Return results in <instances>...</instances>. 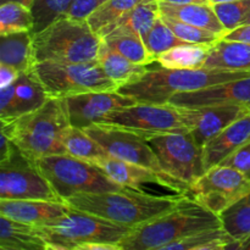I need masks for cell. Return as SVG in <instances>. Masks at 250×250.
<instances>
[{
	"label": "cell",
	"mask_w": 250,
	"mask_h": 250,
	"mask_svg": "<svg viewBox=\"0 0 250 250\" xmlns=\"http://www.w3.org/2000/svg\"><path fill=\"white\" fill-rule=\"evenodd\" d=\"M219 227H222L219 215L183 195L170 211L134 229L121 242V249L163 250L186 237Z\"/></svg>",
	"instance_id": "obj_1"
},
{
	"label": "cell",
	"mask_w": 250,
	"mask_h": 250,
	"mask_svg": "<svg viewBox=\"0 0 250 250\" xmlns=\"http://www.w3.org/2000/svg\"><path fill=\"white\" fill-rule=\"evenodd\" d=\"M183 195H154L124 188L102 193H82L66 200L81 210L121 226L137 227L170 211Z\"/></svg>",
	"instance_id": "obj_2"
},
{
	"label": "cell",
	"mask_w": 250,
	"mask_h": 250,
	"mask_svg": "<svg viewBox=\"0 0 250 250\" xmlns=\"http://www.w3.org/2000/svg\"><path fill=\"white\" fill-rule=\"evenodd\" d=\"M248 76L250 71L222 68H149L141 78L122 85L117 92L139 103L167 104L168 99L178 93L199 90Z\"/></svg>",
	"instance_id": "obj_3"
},
{
	"label": "cell",
	"mask_w": 250,
	"mask_h": 250,
	"mask_svg": "<svg viewBox=\"0 0 250 250\" xmlns=\"http://www.w3.org/2000/svg\"><path fill=\"white\" fill-rule=\"evenodd\" d=\"M68 126L62 98H49L41 109L11 124H1V132L7 134L24 156L36 161L48 155L66 154L63 133Z\"/></svg>",
	"instance_id": "obj_4"
},
{
	"label": "cell",
	"mask_w": 250,
	"mask_h": 250,
	"mask_svg": "<svg viewBox=\"0 0 250 250\" xmlns=\"http://www.w3.org/2000/svg\"><path fill=\"white\" fill-rule=\"evenodd\" d=\"M102 43L103 38L93 31L87 20L62 16L33 34L34 61L97 62Z\"/></svg>",
	"instance_id": "obj_5"
},
{
	"label": "cell",
	"mask_w": 250,
	"mask_h": 250,
	"mask_svg": "<svg viewBox=\"0 0 250 250\" xmlns=\"http://www.w3.org/2000/svg\"><path fill=\"white\" fill-rule=\"evenodd\" d=\"M34 227L50 250H78L82 244L94 242L121 247V242L134 229L72 208L62 216Z\"/></svg>",
	"instance_id": "obj_6"
},
{
	"label": "cell",
	"mask_w": 250,
	"mask_h": 250,
	"mask_svg": "<svg viewBox=\"0 0 250 250\" xmlns=\"http://www.w3.org/2000/svg\"><path fill=\"white\" fill-rule=\"evenodd\" d=\"M34 163L63 202L82 193L112 192L125 188L114 182L98 165L68 154L44 156Z\"/></svg>",
	"instance_id": "obj_7"
},
{
	"label": "cell",
	"mask_w": 250,
	"mask_h": 250,
	"mask_svg": "<svg viewBox=\"0 0 250 250\" xmlns=\"http://www.w3.org/2000/svg\"><path fill=\"white\" fill-rule=\"evenodd\" d=\"M33 71L50 98H66L98 90H117V85L97 62H36Z\"/></svg>",
	"instance_id": "obj_8"
},
{
	"label": "cell",
	"mask_w": 250,
	"mask_h": 250,
	"mask_svg": "<svg viewBox=\"0 0 250 250\" xmlns=\"http://www.w3.org/2000/svg\"><path fill=\"white\" fill-rule=\"evenodd\" d=\"M163 170L186 186H190L205 173L203 146L190 132L155 134L146 138Z\"/></svg>",
	"instance_id": "obj_9"
},
{
	"label": "cell",
	"mask_w": 250,
	"mask_h": 250,
	"mask_svg": "<svg viewBox=\"0 0 250 250\" xmlns=\"http://www.w3.org/2000/svg\"><path fill=\"white\" fill-rule=\"evenodd\" d=\"M84 131L97 141L109 155L155 171L178 193L187 195L188 188L173 180L163 170L153 148L141 134L104 124L92 125L84 128Z\"/></svg>",
	"instance_id": "obj_10"
},
{
	"label": "cell",
	"mask_w": 250,
	"mask_h": 250,
	"mask_svg": "<svg viewBox=\"0 0 250 250\" xmlns=\"http://www.w3.org/2000/svg\"><path fill=\"white\" fill-rule=\"evenodd\" d=\"M99 124L136 132L146 139L155 134L189 132L182 109L170 104L137 102L110 112Z\"/></svg>",
	"instance_id": "obj_11"
},
{
	"label": "cell",
	"mask_w": 250,
	"mask_h": 250,
	"mask_svg": "<svg viewBox=\"0 0 250 250\" xmlns=\"http://www.w3.org/2000/svg\"><path fill=\"white\" fill-rule=\"evenodd\" d=\"M0 199L63 202L36 163L24 156L16 146L0 160Z\"/></svg>",
	"instance_id": "obj_12"
},
{
	"label": "cell",
	"mask_w": 250,
	"mask_h": 250,
	"mask_svg": "<svg viewBox=\"0 0 250 250\" xmlns=\"http://www.w3.org/2000/svg\"><path fill=\"white\" fill-rule=\"evenodd\" d=\"M250 193V178L229 166L217 165L205 171L189 187L187 197L220 216L222 211Z\"/></svg>",
	"instance_id": "obj_13"
},
{
	"label": "cell",
	"mask_w": 250,
	"mask_h": 250,
	"mask_svg": "<svg viewBox=\"0 0 250 250\" xmlns=\"http://www.w3.org/2000/svg\"><path fill=\"white\" fill-rule=\"evenodd\" d=\"M70 125L84 129L99 124L106 115L120 107L137 103L133 98L126 97L117 90H98L62 98Z\"/></svg>",
	"instance_id": "obj_14"
},
{
	"label": "cell",
	"mask_w": 250,
	"mask_h": 250,
	"mask_svg": "<svg viewBox=\"0 0 250 250\" xmlns=\"http://www.w3.org/2000/svg\"><path fill=\"white\" fill-rule=\"evenodd\" d=\"M93 164L99 166L114 182L125 188L154 195H185L178 193L159 173L144 166L124 161L111 155H106Z\"/></svg>",
	"instance_id": "obj_15"
},
{
	"label": "cell",
	"mask_w": 250,
	"mask_h": 250,
	"mask_svg": "<svg viewBox=\"0 0 250 250\" xmlns=\"http://www.w3.org/2000/svg\"><path fill=\"white\" fill-rule=\"evenodd\" d=\"M167 104L188 109L211 105H241L250 110V76L199 90L178 93L168 99Z\"/></svg>",
	"instance_id": "obj_16"
},
{
	"label": "cell",
	"mask_w": 250,
	"mask_h": 250,
	"mask_svg": "<svg viewBox=\"0 0 250 250\" xmlns=\"http://www.w3.org/2000/svg\"><path fill=\"white\" fill-rule=\"evenodd\" d=\"M181 109L185 124L200 146H204L226 127L250 112L249 109L241 105H211L194 109Z\"/></svg>",
	"instance_id": "obj_17"
},
{
	"label": "cell",
	"mask_w": 250,
	"mask_h": 250,
	"mask_svg": "<svg viewBox=\"0 0 250 250\" xmlns=\"http://www.w3.org/2000/svg\"><path fill=\"white\" fill-rule=\"evenodd\" d=\"M14 87L11 103L6 109L0 110L1 124H11L19 117L41 109L50 98L33 68L20 73L14 82Z\"/></svg>",
	"instance_id": "obj_18"
},
{
	"label": "cell",
	"mask_w": 250,
	"mask_h": 250,
	"mask_svg": "<svg viewBox=\"0 0 250 250\" xmlns=\"http://www.w3.org/2000/svg\"><path fill=\"white\" fill-rule=\"evenodd\" d=\"M71 209L65 202L39 199H0V215L32 226L62 216Z\"/></svg>",
	"instance_id": "obj_19"
},
{
	"label": "cell",
	"mask_w": 250,
	"mask_h": 250,
	"mask_svg": "<svg viewBox=\"0 0 250 250\" xmlns=\"http://www.w3.org/2000/svg\"><path fill=\"white\" fill-rule=\"evenodd\" d=\"M250 142V112L220 132L203 146L205 170L221 165L222 161Z\"/></svg>",
	"instance_id": "obj_20"
},
{
	"label": "cell",
	"mask_w": 250,
	"mask_h": 250,
	"mask_svg": "<svg viewBox=\"0 0 250 250\" xmlns=\"http://www.w3.org/2000/svg\"><path fill=\"white\" fill-rule=\"evenodd\" d=\"M202 67L250 71V43L221 38L210 46Z\"/></svg>",
	"instance_id": "obj_21"
},
{
	"label": "cell",
	"mask_w": 250,
	"mask_h": 250,
	"mask_svg": "<svg viewBox=\"0 0 250 250\" xmlns=\"http://www.w3.org/2000/svg\"><path fill=\"white\" fill-rule=\"evenodd\" d=\"M0 249L50 250L36 227L2 215H0Z\"/></svg>",
	"instance_id": "obj_22"
},
{
	"label": "cell",
	"mask_w": 250,
	"mask_h": 250,
	"mask_svg": "<svg viewBox=\"0 0 250 250\" xmlns=\"http://www.w3.org/2000/svg\"><path fill=\"white\" fill-rule=\"evenodd\" d=\"M160 15L176 17L193 26L216 33L224 38L227 33L211 4H170L160 1Z\"/></svg>",
	"instance_id": "obj_23"
},
{
	"label": "cell",
	"mask_w": 250,
	"mask_h": 250,
	"mask_svg": "<svg viewBox=\"0 0 250 250\" xmlns=\"http://www.w3.org/2000/svg\"><path fill=\"white\" fill-rule=\"evenodd\" d=\"M0 63L14 67L21 73L31 71L36 63L33 56V33L26 31L1 36Z\"/></svg>",
	"instance_id": "obj_24"
},
{
	"label": "cell",
	"mask_w": 250,
	"mask_h": 250,
	"mask_svg": "<svg viewBox=\"0 0 250 250\" xmlns=\"http://www.w3.org/2000/svg\"><path fill=\"white\" fill-rule=\"evenodd\" d=\"M98 63L103 67L107 76L120 87L141 78L149 70L148 65H138L112 50L103 42L98 54Z\"/></svg>",
	"instance_id": "obj_25"
},
{
	"label": "cell",
	"mask_w": 250,
	"mask_h": 250,
	"mask_svg": "<svg viewBox=\"0 0 250 250\" xmlns=\"http://www.w3.org/2000/svg\"><path fill=\"white\" fill-rule=\"evenodd\" d=\"M159 17H160V1L159 0H142L128 12H126L121 19L112 23L104 32L103 37L109 34L114 29H125V31L133 32L143 37L154 26Z\"/></svg>",
	"instance_id": "obj_26"
},
{
	"label": "cell",
	"mask_w": 250,
	"mask_h": 250,
	"mask_svg": "<svg viewBox=\"0 0 250 250\" xmlns=\"http://www.w3.org/2000/svg\"><path fill=\"white\" fill-rule=\"evenodd\" d=\"M103 42L112 50L117 51L134 63L149 66L155 62V59L149 53L143 38L133 32L114 29L109 34L103 37Z\"/></svg>",
	"instance_id": "obj_27"
},
{
	"label": "cell",
	"mask_w": 250,
	"mask_h": 250,
	"mask_svg": "<svg viewBox=\"0 0 250 250\" xmlns=\"http://www.w3.org/2000/svg\"><path fill=\"white\" fill-rule=\"evenodd\" d=\"M237 242L224 227L198 232L166 246L163 250H227L234 249Z\"/></svg>",
	"instance_id": "obj_28"
},
{
	"label": "cell",
	"mask_w": 250,
	"mask_h": 250,
	"mask_svg": "<svg viewBox=\"0 0 250 250\" xmlns=\"http://www.w3.org/2000/svg\"><path fill=\"white\" fill-rule=\"evenodd\" d=\"M211 45L205 44H183L165 51L156 58L155 62L165 68L202 67Z\"/></svg>",
	"instance_id": "obj_29"
},
{
	"label": "cell",
	"mask_w": 250,
	"mask_h": 250,
	"mask_svg": "<svg viewBox=\"0 0 250 250\" xmlns=\"http://www.w3.org/2000/svg\"><path fill=\"white\" fill-rule=\"evenodd\" d=\"M63 146H65L66 154L89 163H95L109 155L105 149L84 129L77 128L71 125L63 133Z\"/></svg>",
	"instance_id": "obj_30"
},
{
	"label": "cell",
	"mask_w": 250,
	"mask_h": 250,
	"mask_svg": "<svg viewBox=\"0 0 250 250\" xmlns=\"http://www.w3.org/2000/svg\"><path fill=\"white\" fill-rule=\"evenodd\" d=\"M220 220L222 227L237 242L234 249L238 243L250 238V193L222 211Z\"/></svg>",
	"instance_id": "obj_31"
},
{
	"label": "cell",
	"mask_w": 250,
	"mask_h": 250,
	"mask_svg": "<svg viewBox=\"0 0 250 250\" xmlns=\"http://www.w3.org/2000/svg\"><path fill=\"white\" fill-rule=\"evenodd\" d=\"M34 27V19L31 7L21 2L7 1L0 6V36L31 31Z\"/></svg>",
	"instance_id": "obj_32"
},
{
	"label": "cell",
	"mask_w": 250,
	"mask_h": 250,
	"mask_svg": "<svg viewBox=\"0 0 250 250\" xmlns=\"http://www.w3.org/2000/svg\"><path fill=\"white\" fill-rule=\"evenodd\" d=\"M139 1L142 0H107L88 17V23L98 36L103 37L104 32L112 23L121 19Z\"/></svg>",
	"instance_id": "obj_33"
},
{
	"label": "cell",
	"mask_w": 250,
	"mask_h": 250,
	"mask_svg": "<svg viewBox=\"0 0 250 250\" xmlns=\"http://www.w3.org/2000/svg\"><path fill=\"white\" fill-rule=\"evenodd\" d=\"M143 42L146 44V46L148 48L149 53L153 55V58H158L159 55H161L165 51L170 50V49L175 48V46L183 45V44H188L187 42L182 41L181 38H178L172 31H171L170 27L163 21L161 17H159L156 20V22L154 23V26L144 34Z\"/></svg>",
	"instance_id": "obj_34"
},
{
	"label": "cell",
	"mask_w": 250,
	"mask_h": 250,
	"mask_svg": "<svg viewBox=\"0 0 250 250\" xmlns=\"http://www.w3.org/2000/svg\"><path fill=\"white\" fill-rule=\"evenodd\" d=\"M72 2L73 0H33L31 10L34 27L32 33H38L58 19L66 16Z\"/></svg>",
	"instance_id": "obj_35"
},
{
	"label": "cell",
	"mask_w": 250,
	"mask_h": 250,
	"mask_svg": "<svg viewBox=\"0 0 250 250\" xmlns=\"http://www.w3.org/2000/svg\"><path fill=\"white\" fill-rule=\"evenodd\" d=\"M160 17L178 38L187 42V43L214 45L215 43H217L222 38L219 34L212 33V32L207 31V29L200 28V27L193 26V24L181 21L176 17L166 16V15H160Z\"/></svg>",
	"instance_id": "obj_36"
},
{
	"label": "cell",
	"mask_w": 250,
	"mask_h": 250,
	"mask_svg": "<svg viewBox=\"0 0 250 250\" xmlns=\"http://www.w3.org/2000/svg\"><path fill=\"white\" fill-rule=\"evenodd\" d=\"M222 26L227 33L242 26L250 12V0H236V1L219 2L212 5Z\"/></svg>",
	"instance_id": "obj_37"
},
{
	"label": "cell",
	"mask_w": 250,
	"mask_h": 250,
	"mask_svg": "<svg viewBox=\"0 0 250 250\" xmlns=\"http://www.w3.org/2000/svg\"><path fill=\"white\" fill-rule=\"evenodd\" d=\"M221 165L229 166L250 178V142L225 159Z\"/></svg>",
	"instance_id": "obj_38"
},
{
	"label": "cell",
	"mask_w": 250,
	"mask_h": 250,
	"mask_svg": "<svg viewBox=\"0 0 250 250\" xmlns=\"http://www.w3.org/2000/svg\"><path fill=\"white\" fill-rule=\"evenodd\" d=\"M106 1L107 0H73L66 16L83 21Z\"/></svg>",
	"instance_id": "obj_39"
},
{
	"label": "cell",
	"mask_w": 250,
	"mask_h": 250,
	"mask_svg": "<svg viewBox=\"0 0 250 250\" xmlns=\"http://www.w3.org/2000/svg\"><path fill=\"white\" fill-rule=\"evenodd\" d=\"M20 73L21 72L15 70L14 67L0 63V88L6 87V85L14 83L20 76Z\"/></svg>",
	"instance_id": "obj_40"
},
{
	"label": "cell",
	"mask_w": 250,
	"mask_h": 250,
	"mask_svg": "<svg viewBox=\"0 0 250 250\" xmlns=\"http://www.w3.org/2000/svg\"><path fill=\"white\" fill-rule=\"evenodd\" d=\"M224 39H227V41H239V42H247V43H250V24H243V26H239L238 28L229 32V33L225 34Z\"/></svg>",
	"instance_id": "obj_41"
},
{
	"label": "cell",
	"mask_w": 250,
	"mask_h": 250,
	"mask_svg": "<svg viewBox=\"0 0 250 250\" xmlns=\"http://www.w3.org/2000/svg\"><path fill=\"white\" fill-rule=\"evenodd\" d=\"M159 1L170 2V4H210L209 0H159Z\"/></svg>",
	"instance_id": "obj_42"
},
{
	"label": "cell",
	"mask_w": 250,
	"mask_h": 250,
	"mask_svg": "<svg viewBox=\"0 0 250 250\" xmlns=\"http://www.w3.org/2000/svg\"><path fill=\"white\" fill-rule=\"evenodd\" d=\"M237 250H250V238L241 242V243H238V246H237Z\"/></svg>",
	"instance_id": "obj_43"
},
{
	"label": "cell",
	"mask_w": 250,
	"mask_h": 250,
	"mask_svg": "<svg viewBox=\"0 0 250 250\" xmlns=\"http://www.w3.org/2000/svg\"><path fill=\"white\" fill-rule=\"evenodd\" d=\"M7 1H15V2H21V4L26 5V6L32 7V4H33V0H1L2 2H7Z\"/></svg>",
	"instance_id": "obj_44"
},
{
	"label": "cell",
	"mask_w": 250,
	"mask_h": 250,
	"mask_svg": "<svg viewBox=\"0 0 250 250\" xmlns=\"http://www.w3.org/2000/svg\"><path fill=\"white\" fill-rule=\"evenodd\" d=\"M227 1H236V0H209V2L211 5L219 4V2H227Z\"/></svg>",
	"instance_id": "obj_45"
},
{
	"label": "cell",
	"mask_w": 250,
	"mask_h": 250,
	"mask_svg": "<svg viewBox=\"0 0 250 250\" xmlns=\"http://www.w3.org/2000/svg\"><path fill=\"white\" fill-rule=\"evenodd\" d=\"M243 24H250V12H249L248 16H247V19L244 20L243 23H242V26H243Z\"/></svg>",
	"instance_id": "obj_46"
}]
</instances>
